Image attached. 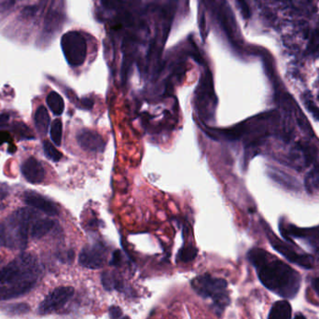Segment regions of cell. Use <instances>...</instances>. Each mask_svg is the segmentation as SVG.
<instances>
[{
    "label": "cell",
    "mask_w": 319,
    "mask_h": 319,
    "mask_svg": "<svg viewBox=\"0 0 319 319\" xmlns=\"http://www.w3.org/2000/svg\"><path fill=\"white\" fill-rule=\"evenodd\" d=\"M190 286L200 297L212 300L213 309L219 317L231 303L228 282L223 278L215 277L208 274L198 275L190 281Z\"/></svg>",
    "instance_id": "obj_3"
},
{
    "label": "cell",
    "mask_w": 319,
    "mask_h": 319,
    "mask_svg": "<svg viewBox=\"0 0 319 319\" xmlns=\"http://www.w3.org/2000/svg\"><path fill=\"white\" fill-rule=\"evenodd\" d=\"M307 105H308L309 110H311L313 112V114L317 117V119L319 120V109L315 107L314 104H312V103H307Z\"/></svg>",
    "instance_id": "obj_28"
},
{
    "label": "cell",
    "mask_w": 319,
    "mask_h": 319,
    "mask_svg": "<svg viewBox=\"0 0 319 319\" xmlns=\"http://www.w3.org/2000/svg\"><path fill=\"white\" fill-rule=\"evenodd\" d=\"M47 105L52 112L57 116L61 115L65 110V102L62 96L56 92H51L47 96Z\"/></svg>",
    "instance_id": "obj_17"
},
{
    "label": "cell",
    "mask_w": 319,
    "mask_h": 319,
    "mask_svg": "<svg viewBox=\"0 0 319 319\" xmlns=\"http://www.w3.org/2000/svg\"><path fill=\"white\" fill-rule=\"evenodd\" d=\"M236 3L238 4L240 10H241V12H242L243 16L245 18V19H248L251 15V12H250V9L246 3L245 0H235Z\"/></svg>",
    "instance_id": "obj_23"
},
{
    "label": "cell",
    "mask_w": 319,
    "mask_h": 319,
    "mask_svg": "<svg viewBox=\"0 0 319 319\" xmlns=\"http://www.w3.org/2000/svg\"><path fill=\"white\" fill-rule=\"evenodd\" d=\"M247 259L253 265L261 283L278 296L293 299L301 283L300 274L290 266L262 248H252Z\"/></svg>",
    "instance_id": "obj_1"
},
{
    "label": "cell",
    "mask_w": 319,
    "mask_h": 319,
    "mask_svg": "<svg viewBox=\"0 0 319 319\" xmlns=\"http://www.w3.org/2000/svg\"><path fill=\"white\" fill-rule=\"evenodd\" d=\"M13 131L16 132L22 139H34V134L30 132V129L22 123V122H15L13 124Z\"/></svg>",
    "instance_id": "obj_21"
},
{
    "label": "cell",
    "mask_w": 319,
    "mask_h": 319,
    "mask_svg": "<svg viewBox=\"0 0 319 319\" xmlns=\"http://www.w3.org/2000/svg\"><path fill=\"white\" fill-rule=\"evenodd\" d=\"M121 319H131L129 317H127V316H124V317H121Z\"/></svg>",
    "instance_id": "obj_34"
},
{
    "label": "cell",
    "mask_w": 319,
    "mask_h": 319,
    "mask_svg": "<svg viewBox=\"0 0 319 319\" xmlns=\"http://www.w3.org/2000/svg\"><path fill=\"white\" fill-rule=\"evenodd\" d=\"M8 150H9V152L10 153H14L15 151H16V147L14 146V145H10V147H9V149H8Z\"/></svg>",
    "instance_id": "obj_32"
},
{
    "label": "cell",
    "mask_w": 319,
    "mask_h": 319,
    "mask_svg": "<svg viewBox=\"0 0 319 319\" xmlns=\"http://www.w3.org/2000/svg\"><path fill=\"white\" fill-rule=\"evenodd\" d=\"M101 282L107 291L118 290L124 292L126 290L123 280L116 274L111 272H104L101 275Z\"/></svg>",
    "instance_id": "obj_12"
},
{
    "label": "cell",
    "mask_w": 319,
    "mask_h": 319,
    "mask_svg": "<svg viewBox=\"0 0 319 319\" xmlns=\"http://www.w3.org/2000/svg\"></svg>",
    "instance_id": "obj_36"
},
{
    "label": "cell",
    "mask_w": 319,
    "mask_h": 319,
    "mask_svg": "<svg viewBox=\"0 0 319 319\" xmlns=\"http://www.w3.org/2000/svg\"><path fill=\"white\" fill-rule=\"evenodd\" d=\"M34 286V281H29L25 283H21V284H16L15 286H12L11 288L6 289V291L2 292L1 294V299L6 300V299H11V298H16L18 296H21L28 292Z\"/></svg>",
    "instance_id": "obj_16"
},
{
    "label": "cell",
    "mask_w": 319,
    "mask_h": 319,
    "mask_svg": "<svg viewBox=\"0 0 319 319\" xmlns=\"http://www.w3.org/2000/svg\"><path fill=\"white\" fill-rule=\"evenodd\" d=\"M83 103V106L86 108V109H91L93 107V101H91L90 99H84L82 101Z\"/></svg>",
    "instance_id": "obj_29"
},
{
    "label": "cell",
    "mask_w": 319,
    "mask_h": 319,
    "mask_svg": "<svg viewBox=\"0 0 319 319\" xmlns=\"http://www.w3.org/2000/svg\"><path fill=\"white\" fill-rule=\"evenodd\" d=\"M77 141L81 149L91 152H102L106 147V142L99 133L91 130L78 132Z\"/></svg>",
    "instance_id": "obj_9"
},
{
    "label": "cell",
    "mask_w": 319,
    "mask_h": 319,
    "mask_svg": "<svg viewBox=\"0 0 319 319\" xmlns=\"http://www.w3.org/2000/svg\"><path fill=\"white\" fill-rule=\"evenodd\" d=\"M62 50L67 63L72 66H81L86 58V42L77 32L65 34L61 40Z\"/></svg>",
    "instance_id": "obj_5"
},
{
    "label": "cell",
    "mask_w": 319,
    "mask_h": 319,
    "mask_svg": "<svg viewBox=\"0 0 319 319\" xmlns=\"http://www.w3.org/2000/svg\"><path fill=\"white\" fill-rule=\"evenodd\" d=\"M23 201L27 206L34 207L36 209L40 210L41 212H43L47 215H50V216L58 215V208L56 207L55 204L38 193L26 192L24 194Z\"/></svg>",
    "instance_id": "obj_11"
},
{
    "label": "cell",
    "mask_w": 319,
    "mask_h": 319,
    "mask_svg": "<svg viewBox=\"0 0 319 319\" xmlns=\"http://www.w3.org/2000/svg\"><path fill=\"white\" fill-rule=\"evenodd\" d=\"M38 270L37 260L32 255L22 254L0 270V284H21L31 281Z\"/></svg>",
    "instance_id": "obj_4"
},
{
    "label": "cell",
    "mask_w": 319,
    "mask_h": 319,
    "mask_svg": "<svg viewBox=\"0 0 319 319\" xmlns=\"http://www.w3.org/2000/svg\"><path fill=\"white\" fill-rule=\"evenodd\" d=\"M109 316L110 319H121L122 317V311L117 305H112L109 308Z\"/></svg>",
    "instance_id": "obj_24"
},
{
    "label": "cell",
    "mask_w": 319,
    "mask_h": 319,
    "mask_svg": "<svg viewBox=\"0 0 319 319\" xmlns=\"http://www.w3.org/2000/svg\"><path fill=\"white\" fill-rule=\"evenodd\" d=\"M9 119H10V117H9V115H7V114H2V115H0V128H1V127H4V126L8 123Z\"/></svg>",
    "instance_id": "obj_27"
},
{
    "label": "cell",
    "mask_w": 319,
    "mask_h": 319,
    "mask_svg": "<svg viewBox=\"0 0 319 319\" xmlns=\"http://www.w3.org/2000/svg\"><path fill=\"white\" fill-rule=\"evenodd\" d=\"M23 177L31 184H39L44 180V167L34 157L28 158L21 166Z\"/></svg>",
    "instance_id": "obj_10"
},
{
    "label": "cell",
    "mask_w": 319,
    "mask_h": 319,
    "mask_svg": "<svg viewBox=\"0 0 319 319\" xmlns=\"http://www.w3.org/2000/svg\"><path fill=\"white\" fill-rule=\"evenodd\" d=\"M314 287H315L316 291L319 294V277L314 281Z\"/></svg>",
    "instance_id": "obj_31"
},
{
    "label": "cell",
    "mask_w": 319,
    "mask_h": 319,
    "mask_svg": "<svg viewBox=\"0 0 319 319\" xmlns=\"http://www.w3.org/2000/svg\"><path fill=\"white\" fill-rule=\"evenodd\" d=\"M291 305L287 300H278L273 304L268 319H291Z\"/></svg>",
    "instance_id": "obj_13"
},
{
    "label": "cell",
    "mask_w": 319,
    "mask_h": 319,
    "mask_svg": "<svg viewBox=\"0 0 319 319\" xmlns=\"http://www.w3.org/2000/svg\"><path fill=\"white\" fill-rule=\"evenodd\" d=\"M75 290L72 286H60L52 291L40 303L39 313L49 314L62 308L74 296Z\"/></svg>",
    "instance_id": "obj_6"
},
{
    "label": "cell",
    "mask_w": 319,
    "mask_h": 319,
    "mask_svg": "<svg viewBox=\"0 0 319 319\" xmlns=\"http://www.w3.org/2000/svg\"><path fill=\"white\" fill-rule=\"evenodd\" d=\"M121 254L120 250H116L113 252L112 258L110 260V264L111 266H119L121 264Z\"/></svg>",
    "instance_id": "obj_25"
},
{
    "label": "cell",
    "mask_w": 319,
    "mask_h": 319,
    "mask_svg": "<svg viewBox=\"0 0 319 319\" xmlns=\"http://www.w3.org/2000/svg\"><path fill=\"white\" fill-rule=\"evenodd\" d=\"M51 138L56 146H60L62 143V134H63V125L60 120H55L51 125Z\"/></svg>",
    "instance_id": "obj_19"
},
{
    "label": "cell",
    "mask_w": 319,
    "mask_h": 319,
    "mask_svg": "<svg viewBox=\"0 0 319 319\" xmlns=\"http://www.w3.org/2000/svg\"><path fill=\"white\" fill-rule=\"evenodd\" d=\"M2 263V259H1V257H0V263Z\"/></svg>",
    "instance_id": "obj_35"
},
{
    "label": "cell",
    "mask_w": 319,
    "mask_h": 319,
    "mask_svg": "<svg viewBox=\"0 0 319 319\" xmlns=\"http://www.w3.org/2000/svg\"><path fill=\"white\" fill-rule=\"evenodd\" d=\"M8 310L13 313V314H22V313H26L28 312L30 308L27 304L24 303H20V304H11V306L8 308Z\"/></svg>",
    "instance_id": "obj_22"
},
{
    "label": "cell",
    "mask_w": 319,
    "mask_h": 319,
    "mask_svg": "<svg viewBox=\"0 0 319 319\" xmlns=\"http://www.w3.org/2000/svg\"><path fill=\"white\" fill-rule=\"evenodd\" d=\"M43 149H44L46 156L49 159H51V160H53L55 162H59L63 157L62 153L55 148L53 144L51 143L50 141H48V140L44 141Z\"/></svg>",
    "instance_id": "obj_20"
},
{
    "label": "cell",
    "mask_w": 319,
    "mask_h": 319,
    "mask_svg": "<svg viewBox=\"0 0 319 319\" xmlns=\"http://www.w3.org/2000/svg\"><path fill=\"white\" fill-rule=\"evenodd\" d=\"M294 319H306V318L304 316H302L301 314H298V315H296V317L294 318Z\"/></svg>",
    "instance_id": "obj_33"
},
{
    "label": "cell",
    "mask_w": 319,
    "mask_h": 319,
    "mask_svg": "<svg viewBox=\"0 0 319 319\" xmlns=\"http://www.w3.org/2000/svg\"><path fill=\"white\" fill-rule=\"evenodd\" d=\"M8 195V192L5 188H0V199H4L5 197H7Z\"/></svg>",
    "instance_id": "obj_30"
},
{
    "label": "cell",
    "mask_w": 319,
    "mask_h": 319,
    "mask_svg": "<svg viewBox=\"0 0 319 319\" xmlns=\"http://www.w3.org/2000/svg\"><path fill=\"white\" fill-rule=\"evenodd\" d=\"M11 140L10 133L6 131H0V145L9 142Z\"/></svg>",
    "instance_id": "obj_26"
},
{
    "label": "cell",
    "mask_w": 319,
    "mask_h": 319,
    "mask_svg": "<svg viewBox=\"0 0 319 319\" xmlns=\"http://www.w3.org/2000/svg\"><path fill=\"white\" fill-rule=\"evenodd\" d=\"M38 217L32 208H20L0 222V245L11 249H24L28 242L29 226Z\"/></svg>",
    "instance_id": "obj_2"
},
{
    "label": "cell",
    "mask_w": 319,
    "mask_h": 319,
    "mask_svg": "<svg viewBox=\"0 0 319 319\" xmlns=\"http://www.w3.org/2000/svg\"><path fill=\"white\" fill-rule=\"evenodd\" d=\"M55 226V221L51 220H36L31 227V237L34 239H39L46 235Z\"/></svg>",
    "instance_id": "obj_14"
},
{
    "label": "cell",
    "mask_w": 319,
    "mask_h": 319,
    "mask_svg": "<svg viewBox=\"0 0 319 319\" xmlns=\"http://www.w3.org/2000/svg\"><path fill=\"white\" fill-rule=\"evenodd\" d=\"M107 260V250L101 244L84 247L78 257V263L88 269L102 268Z\"/></svg>",
    "instance_id": "obj_7"
},
{
    "label": "cell",
    "mask_w": 319,
    "mask_h": 319,
    "mask_svg": "<svg viewBox=\"0 0 319 319\" xmlns=\"http://www.w3.org/2000/svg\"><path fill=\"white\" fill-rule=\"evenodd\" d=\"M198 255V249L193 245H184L177 253V263H189L193 261Z\"/></svg>",
    "instance_id": "obj_18"
},
{
    "label": "cell",
    "mask_w": 319,
    "mask_h": 319,
    "mask_svg": "<svg viewBox=\"0 0 319 319\" xmlns=\"http://www.w3.org/2000/svg\"><path fill=\"white\" fill-rule=\"evenodd\" d=\"M35 125L39 133L45 134L48 132V128L50 125V116L48 110L43 106H40L36 111Z\"/></svg>",
    "instance_id": "obj_15"
},
{
    "label": "cell",
    "mask_w": 319,
    "mask_h": 319,
    "mask_svg": "<svg viewBox=\"0 0 319 319\" xmlns=\"http://www.w3.org/2000/svg\"><path fill=\"white\" fill-rule=\"evenodd\" d=\"M268 238L270 240L271 244L275 248L276 251L282 254L286 259L292 263L299 265L304 269H312L313 268V259L307 256V255H300L297 254L294 250L289 248L285 244L281 243L278 240L277 237L273 235V233H268Z\"/></svg>",
    "instance_id": "obj_8"
}]
</instances>
